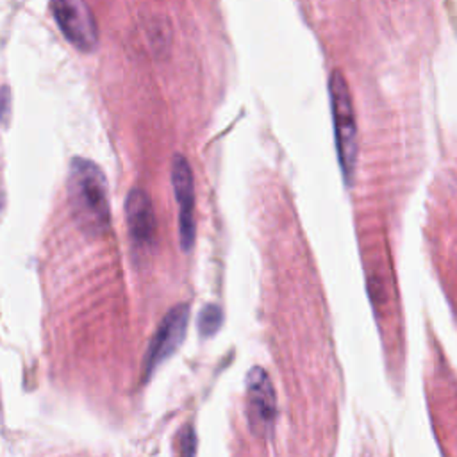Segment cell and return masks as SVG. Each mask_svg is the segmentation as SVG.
Segmentation results:
<instances>
[{
    "label": "cell",
    "mask_w": 457,
    "mask_h": 457,
    "mask_svg": "<svg viewBox=\"0 0 457 457\" xmlns=\"http://www.w3.org/2000/svg\"><path fill=\"white\" fill-rule=\"evenodd\" d=\"M221 320H223V316H221V309L218 305H212V303L205 305L198 318V328H200L202 336H205V337L212 336L218 330V327L221 325Z\"/></svg>",
    "instance_id": "ba28073f"
},
{
    "label": "cell",
    "mask_w": 457,
    "mask_h": 457,
    "mask_svg": "<svg viewBox=\"0 0 457 457\" xmlns=\"http://www.w3.org/2000/svg\"><path fill=\"white\" fill-rule=\"evenodd\" d=\"M246 418L255 436H270L277 418V396L268 373L252 368L246 375Z\"/></svg>",
    "instance_id": "3957f363"
},
{
    "label": "cell",
    "mask_w": 457,
    "mask_h": 457,
    "mask_svg": "<svg viewBox=\"0 0 457 457\" xmlns=\"http://www.w3.org/2000/svg\"><path fill=\"white\" fill-rule=\"evenodd\" d=\"M125 218L129 236L137 248H150L157 237V221L148 193L141 187H132L125 200Z\"/></svg>",
    "instance_id": "52a82bcc"
},
{
    "label": "cell",
    "mask_w": 457,
    "mask_h": 457,
    "mask_svg": "<svg viewBox=\"0 0 457 457\" xmlns=\"http://www.w3.org/2000/svg\"><path fill=\"white\" fill-rule=\"evenodd\" d=\"M171 184L179 205V237L182 250H189L195 241V186L189 161L182 154L171 159Z\"/></svg>",
    "instance_id": "8992f818"
},
{
    "label": "cell",
    "mask_w": 457,
    "mask_h": 457,
    "mask_svg": "<svg viewBox=\"0 0 457 457\" xmlns=\"http://www.w3.org/2000/svg\"><path fill=\"white\" fill-rule=\"evenodd\" d=\"M54 18L64 34V37L82 52H89L98 43V27L95 16L84 2H54L52 5Z\"/></svg>",
    "instance_id": "277c9868"
},
{
    "label": "cell",
    "mask_w": 457,
    "mask_h": 457,
    "mask_svg": "<svg viewBox=\"0 0 457 457\" xmlns=\"http://www.w3.org/2000/svg\"><path fill=\"white\" fill-rule=\"evenodd\" d=\"M189 320V305L179 303L171 307L161 320L145 355V375H150L162 361H166L182 343Z\"/></svg>",
    "instance_id": "5b68a950"
},
{
    "label": "cell",
    "mask_w": 457,
    "mask_h": 457,
    "mask_svg": "<svg viewBox=\"0 0 457 457\" xmlns=\"http://www.w3.org/2000/svg\"><path fill=\"white\" fill-rule=\"evenodd\" d=\"M68 200L75 223L91 236L109 227L107 182L102 170L89 159L73 157L68 171Z\"/></svg>",
    "instance_id": "6da1fadb"
},
{
    "label": "cell",
    "mask_w": 457,
    "mask_h": 457,
    "mask_svg": "<svg viewBox=\"0 0 457 457\" xmlns=\"http://www.w3.org/2000/svg\"><path fill=\"white\" fill-rule=\"evenodd\" d=\"M330 93V109L334 120V137L339 166L346 184H352L355 164H357V123L350 89L345 75L339 70H334L328 80Z\"/></svg>",
    "instance_id": "7a4b0ae2"
}]
</instances>
